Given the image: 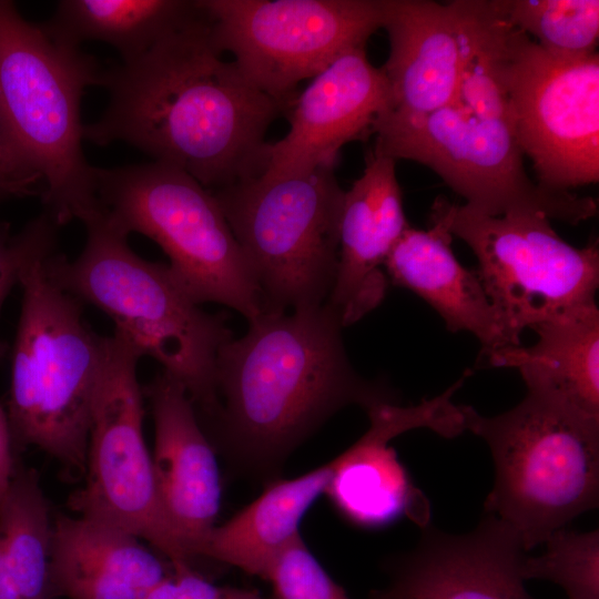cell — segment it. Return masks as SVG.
Wrapping results in <instances>:
<instances>
[{
  "label": "cell",
  "mask_w": 599,
  "mask_h": 599,
  "mask_svg": "<svg viewBox=\"0 0 599 599\" xmlns=\"http://www.w3.org/2000/svg\"><path fill=\"white\" fill-rule=\"evenodd\" d=\"M100 87L109 103L84 140L129 144L210 191L264 172L266 132L287 112L223 58L196 0L141 57L103 69Z\"/></svg>",
  "instance_id": "6da1fadb"
},
{
  "label": "cell",
  "mask_w": 599,
  "mask_h": 599,
  "mask_svg": "<svg viewBox=\"0 0 599 599\" xmlns=\"http://www.w3.org/2000/svg\"><path fill=\"white\" fill-rule=\"evenodd\" d=\"M343 325L323 304L263 313L247 333L224 343L216 358L219 406L209 417L235 467L273 476L329 416L348 405L395 403L392 389L353 368Z\"/></svg>",
  "instance_id": "7a4b0ae2"
},
{
  "label": "cell",
  "mask_w": 599,
  "mask_h": 599,
  "mask_svg": "<svg viewBox=\"0 0 599 599\" xmlns=\"http://www.w3.org/2000/svg\"><path fill=\"white\" fill-rule=\"evenodd\" d=\"M102 71L81 48L55 42L0 0V134L17 164L42 182L43 211L59 226L99 211L81 101Z\"/></svg>",
  "instance_id": "3957f363"
},
{
  "label": "cell",
  "mask_w": 599,
  "mask_h": 599,
  "mask_svg": "<svg viewBox=\"0 0 599 599\" xmlns=\"http://www.w3.org/2000/svg\"><path fill=\"white\" fill-rule=\"evenodd\" d=\"M82 224L85 242L74 260L54 252L49 274L81 303L103 312L114 333L186 389L206 418L217 409L216 358L232 333L220 315L209 314L172 276L167 264L148 261L129 235L101 211Z\"/></svg>",
  "instance_id": "277c9868"
},
{
  "label": "cell",
  "mask_w": 599,
  "mask_h": 599,
  "mask_svg": "<svg viewBox=\"0 0 599 599\" xmlns=\"http://www.w3.org/2000/svg\"><path fill=\"white\" fill-rule=\"evenodd\" d=\"M54 252L57 247L37 254L20 275L6 410L13 443L84 469L105 336L92 329L82 303L49 274L47 261Z\"/></svg>",
  "instance_id": "5b68a950"
},
{
  "label": "cell",
  "mask_w": 599,
  "mask_h": 599,
  "mask_svg": "<svg viewBox=\"0 0 599 599\" xmlns=\"http://www.w3.org/2000/svg\"><path fill=\"white\" fill-rule=\"evenodd\" d=\"M461 407L466 430L486 441L495 465L485 514L506 524L526 551L598 506L599 422L530 392L496 416Z\"/></svg>",
  "instance_id": "8992f818"
},
{
  "label": "cell",
  "mask_w": 599,
  "mask_h": 599,
  "mask_svg": "<svg viewBox=\"0 0 599 599\" xmlns=\"http://www.w3.org/2000/svg\"><path fill=\"white\" fill-rule=\"evenodd\" d=\"M99 209L121 231L154 241L196 303H219L248 322L264 313L252 270L212 191L172 165L95 166Z\"/></svg>",
  "instance_id": "52a82bcc"
},
{
  "label": "cell",
  "mask_w": 599,
  "mask_h": 599,
  "mask_svg": "<svg viewBox=\"0 0 599 599\" xmlns=\"http://www.w3.org/2000/svg\"><path fill=\"white\" fill-rule=\"evenodd\" d=\"M212 192L252 270L264 313L326 303L345 193L334 170L262 173Z\"/></svg>",
  "instance_id": "ba28073f"
},
{
  "label": "cell",
  "mask_w": 599,
  "mask_h": 599,
  "mask_svg": "<svg viewBox=\"0 0 599 599\" xmlns=\"http://www.w3.org/2000/svg\"><path fill=\"white\" fill-rule=\"evenodd\" d=\"M372 134L375 152L428 166L475 213L542 214L577 225L598 212L593 197L550 191L529 177L508 121L456 102L422 114L383 113Z\"/></svg>",
  "instance_id": "9c48e42d"
},
{
  "label": "cell",
  "mask_w": 599,
  "mask_h": 599,
  "mask_svg": "<svg viewBox=\"0 0 599 599\" xmlns=\"http://www.w3.org/2000/svg\"><path fill=\"white\" fill-rule=\"evenodd\" d=\"M429 224L471 248L476 273L516 345L526 328L596 303L597 244L581 248L568 244L542 214L487 216L438 196Z\"/></svg>",
  "instance_id": "30bf717a"
},
{
  "label": "cell",
  "mask_w": 599,
  "mask_h": 599,
  "mask_svg": "<svg viewBox=\"0 0 599 599\" xmlns=\"http://www.w3.org/2000/svg\"><path fill=\"white\" fill-rule=\"evenodd\" d=\"M511 125L538 184L556 192L599 180V55L551 54L501 12L494 33Z\"/></svg>",
  "instance_id": "8fae6325"
},
{
  "label": "cell",
  "mask_w": 599,
  "mask_h": 599,
  "mask_svg": "<svg viewBox=\"0 0 599 599\" xmlns=\"http://www.w3.org/2000/svg\"><path fill=\"white\" fill-rule=\"evenodd\" d=\"M139 351L114 333L104 337L102 367L88 433L84 487L72 497L79 515L114 524L150 544L173 567L192 570V557L160 501L143 433Z\"/></svg>",
  "instance_id": "7c38bea8"
},
{
  "label": "cell",
  "mask_w": 599,
  "mask_h": 599,
  "mask_svg": "<svg viewBox=\"0 0 599 599\" xmlns=\"http://www.w3.org/2000/svg\"><path fill=\"white\" fill-rule=\"evenodd\" d=\"M219 49L286 109L296 87L383 27L384 0H196Z\"/></svg>",
  "instance_id": "4fadbf2b"
},
{
  "label": "cell",
  "mask_w": 599,
  "mask_h": 599,
  "mask_svg": "<svg viewBox=\"0 0 599 599\" xmlns=\"http://www.w3.org/2000/svg\"><path fill=\"white\" fill-rule=\"evenodd\" d=\"M498 16L496 0H384L389 87L384 113L432 112L455 101L465 67Z\"/></svg>",
  "instance_id": "5bb4252c"
},
{
  "label": "cell",
  "mask_w": 599,
  "mask_h": 599,
  "mask_svg": "<svg viewBox=\"0 0 599 599\" xmlns=\"http://www.w3.org/2000/svg\"><path fill=\"white\" fill-rule=\"evenodd\" d=\"M454 389L418 405L384 403L367 410V432L332 460L325 488L336 511L362 528H379L407 516L420 528L430 524V506L414 485L389 441L412 429L428 428L453 438L459 427Z\"/></svg>",
  "instance_id": "9a60e30c"
},
{
  "label": "cell",
  "mask_w": 599,
  "mask_h": 599,
  "mask_svg": "<svg viewBox=\"0 0 599 599\" xmlns=\"http://www.w3.org/2000/svg\"><path fill=\"white\" fill-rule=\"evenodd\" d=\"M389 101L385 73L369 62L365 47L341 54L296 94L286 112L288 131L268 143L263 173L334 170L342 146L370 135Z\"/></svg>",
  "instance_id": "2e32d148"
},
{
  "label": "cell",
  "mask_w": 599,
  "mask_h": 599,
  "mask_svg": "<svg viewBox=\"0 0 599 599\" xmlns=\"http://www.w3.org/2000/svg\"><path fill=\"white\" fill-rule=\"evenodd\" d=\"M525 552L517 535L488 514L461 535L429 524L412 551L392 560L389 585L370 599H535L524 585Z\"/></svg>",
  "instance_id": "e0dca14e"
},
{
  "label": "cell",
  "mask_w": 599,
  "mask_h": 599,
  "mask_svg": "<svg viewBox=\"0 0 599 599\" xmlns=\"http://www.w3.org/2000/svg\"><path fill=\"white\" fill-rule=\"evenodd\" d=\"M154 425L152 463L163 511L192 557L214 528L221 477L212 444L184 386L160 372L146 386Z\"/></svg>",
  "instance_id": "ac0fdd59"
},
{
  "label": "cell",
  "mask_w": 599,
  "mask_h": 599,
  "mask_svg": "<svg viewBox=\"0 0 599 599\" xmlns=\"http://www.w3.org/2000/svg\"><path fill=\"white\" fill-rule=\"evenodd\" d=\"M395 164L393 158L372 150L363 174L344 193L337 272L325 303L343 327L383 301L388 280L382 266L409 227Z\"/></svg>",
  "instance_id": "d6986e66"
},
{
  "label": "cell",
  "mask_w": 599,
  "mask_h": 599,
  "mask_svg": "<svg viewBox=\"0 0 599 599\" xmlns=\"http://www.w3.org/2000/svg\"><path fill=\"white\" fill-rule=\"evenodd\" d=\"M173 573L171 564L134 534L100 518L53 520L52 580L57 597L146 599Z\"/></svg>",
  "instance_id": "ffe728a7"
},
{
  "label": "cell",
  "mask_w": 599,
  "mask_h": 599,
  "mask_svg": "<svg viewBox=\"0 0 599 599\" xmlns=\"http://www.w3.org/2000/svg\"><path fill=\"white\" fill-rule=\"evenodd\" d=\"M451 240L437 225L430 224L428 230L409 226L384 263L387 280L424 300L450 332L476 336L481 356L516 346L476 271L465 267L455 256Z\"/></svg>",
  "instance_id": "44dd1931"
},
{
  "label": "cell",
  "mask_w": 599,
  "mask_h": 599,
  "mask_svg": "<svg viewBox=\"0 0 599 599\" xmlns=\"http://www.w3.org/2000/svg\"><path fill=\"white\" fill-rule=\"evenodd\" d=\"M532 346H508L485 356L486 366L511 367L527 392L545 396L572 413L599 422V309L579 306L531 327Z\"/></svg>",
  "instance_id": "7402d4cb"
},
{
  "label": "cell",
  "mask_w": 599,
  "mask_h": 599,
  "mask_svg": "<svg viewBox=\"0 0 599 599\" xmlns=\"http://www.w3.org/2000/svg\"><path fill=\"white\" fill-rule=\"evenodd\" d=\"M332 461L291 479H275L250 505L220 526L201 544L206 557L265 580L276 556L297 536L302 518L324 494Z\"/></svg>",
  "instance_id": "603a6c76"
},
{
  "label": "cell",
  "mask_w": 599,
  "mask_h": 599,
  "mask_svg": "<svg viewBox=\"0 0 599 599\" xmlns=\"http://www.w3.org/2000/svg\"><path fill=\"white\" fill-rule=\"evenodd\" d=\"M53 520L34 470L16 465L0 502V599H53Z\"/></svg>",
  "instance_id": "cb8c5ba5"
},
{
  "label": "cell",
  "mask_w": 599,
  "mask_h": 599,
  "mask_svg": "<svg viewBox=\"0 0 599 599\" xmlns=\"http://www.w3.org/2000/svg\"><path fill=\"white\" fill-rule=\"evenodd\" d=\"M190 4L183 0H60L52 17L40 24L64 45L106 43L126 63L145 53Z\"/></svg>",
  "instance_id": "d4e9b609"
},
{
  "label": "cell",
  "mask_w": 599,
  "mask_h": 599,
  "mask_svg": "<svg viewBox=\"0 0 599 599\" xmlns=\"http://www.w3.org/2000/svg\"><path fill=\"white\" fill-rule=\"evenodd\" d=\"M507 22L566 58L592 54L599 37L598 0H500Z\"/></svg>",
  "instance_id": "484cf974"
},
{
  "label": "cell",
  "mask_w": 599,
  "mask_h": 599,
  "mask_svg": "<svg viewBox=\"0 0 599 599\" xmlns=\"http://www.w3.org/2000/svg\"><path fill=\"white\" fill-rule=\"evenodd\" d=\"M544 544L542 555L525 557V580H550L565 590L568 599H599V531L561 528Z\"/></svg>",
  "instance_id": "4316f807"
},
{
  "label": "cell",
  "mask_w": 599,
  "mask_h": 599,
  "mask_svg": "<svg viewBox=\"0 0 599 599\" xmlns=\"http://www.w3.org/2000/svg\"><path fill=\"white\" fill-rule=\"evenodd\" d=\"M265 580L272 585L275 599H349L301 535L276 556Z\"/></svg>",
  "instance_id": "83f0119b"
},
{
  "label": "cell",
  "mask_w": 599,
  "mask_h": 599,
  "mask_svg": "<svg viewBox=\"0 0 599 599\" xmlns=\"http://www.w3.org/2000/svg\"><path fill=\"white\" fill-rule=\"evenodd\" d=\"M60 226L42 211L18 233H12L7 221L0 220V317L3 305L19 285L20 275L28 262L37 254L57 247ZM10 353V345L0 337V363Z\"/></svg>",
  "instance_id": "f1b7e54d"
},
{
  "label": "cell",
  "mask_w": 599,
  "mask_h": 599,
  "mask_svg": "<svg viewBox=\"0 0 599 599\" xmlns=\"http://www.w3.org/2000/svg\"><path fill=\"white\" fill-rule=\"evenodd\" d=\"M146 599H264L255 589L217 586L192 570L174 572Z\"/></svg>",
  "instance_id": "f546056e"
},
{
  "label": "cell",
  "mask_w": 599,
  "mask_h": 599,
  "mask_svg": "<svg viewBox=\"0 0 599 599\" xmlns=\"http://www.w3.org/2000/svg\"><path fill=\"white\" fill-rule=\"evenodd\" d=\"M42 190V182L17 164L0 134V204L14 199L41 196Z\"/></svg>",
  "instance_id": "4dcf8cb0"
},
{
  "label": "cell",
  "mask_w": 599,
  "mask_h": 599,
  "mask_svg": "<svg viewBox=\"0 0 599 599\" xmlns=\"http://www.w3.org/2000/svg\"><path fill=\"white\" fill-rule=\"evenodd\" d=\"M14 467L13 441L9 419L7 410L0 405V502L9 488Z\"/></svg>",
  "instance_id": "1f68e13d"
}]
</instances>
